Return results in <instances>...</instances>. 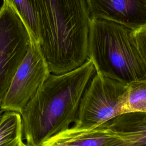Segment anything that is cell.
Instances as JSON below:
<instances>
[{
	"mask_svg": "<svg viewBox=\"0 0 146 146\" xmlns=\"http://www.w3.org/2000/svg\"><path fill=\"white\" fill-rule=\"evenodd\" d=\"M90 19L114 22L134 30L146 26V0H87Z\"/></svg>",
	"mask_w": 146,
	"mask_h": 146,
	"instance_id": "52a82bcc",
	"label": "cell"
},
{
	"mask_svg": "<svg viewBox=\"0 0 146 146\" xmlns=\"http://www.w3.org/2000/svg\"><path fill=\"white\" fill-rule=\"evenodd\" d=\"M127 83L95 72L82 96L72 125L90 128L108 121L123 113Z\"/></svg>",
	"mask_w": 146,
	"mask_h": 146,
	"instance_id": "277c9868",
	"label": "cell"
},
{
	"mask_svg": "<svg viewBox=\"0 0 146 146\" xmlns=\"http://www.w3.org/2000/svg\"><path fill=\"white\" fill-rule=\"evenodd\" d=\"M127 112H146V80L127 83L123 113Z\"/></svg>",
	"mask_w": 146,
	"mask_h": 146,
	"instance_id": "7c38bea8",
	"label": "cell"
},
{
	"mask_svg": "<svg viewBox=\"0 0 146 146\" xmlns=\"http://www.w3.org/2000/svg\"><path fill=\"white\" fill-rule=\"evenodd\" d=\"M95 72L92 62L88 59L70 72L50 74L20 113L28 145L42 146L74 124L82 96Z\"/></svg>",
	"mask_w": 146,
	"mask_h": 146,
	"instance_id": "6da1fadb",
	"label": "cell"
},
{
	"mask_svg": "<svg viewBox=\"0 0 146 146\" xmlns=\"http://www.w3.org/2000/svg\"><path fill=\"white\" fill-rule=\"evenodd\" d=\"M19 146H30L29 145H28L27 144H25V143H23V141H22L21 143V144H19Z\"/></svg>",
	"mask_w": 146,
	"mask_h": 146,
	"instance_id": "9a60e30c",
	"label": "cell"
},
{
	"mask_svg": "<svg viewBox=\"0 0 146 146\" xmlns=\"http://www.w3.org/2000/svg\"><path fill=\"white\" fill-rule=\"evenodd\" d=\"M120 140L106 123L90 128L71 125L48 139L42 146H110Z\"/></svg>",
	"mask_w": 146,
	"mask_h": 146,
	"instance_id": "ba28073f",
	"label": "cell"
},
{
	"mask_svg": "<svg viewBox=\"0 0 146 146\" xmlns=\"http://www.w3.org/2000/svg\"><path fill=\"white\" fill-rule=\"evenodd\" d=\"M21 115L14 111H5L0 122V146H19L22 140Z\"/></svg>",
	"mask_w": 146,
	"mask_h": 146,
	"instance_id": "8fae6325",
	"label": "cell"
},
{
	"mask_svg": "<svg viewBox=\"0 0 146 146\" xmlns=\"http://www.w3.org/2000/svg\"><path fill=\"white\" fill-rule=\"evenodd\" d=\"M137 46L146 66V26L133 31Z\"/></svg>",
	"mask_w": 146,
	"mask_h": 146,
	"instance_id": "4fadbf2b",
	"label": "cell"
},
{
	"mask_svg": "<svg viewBox=\"0 0 146 146\" xmlns=\"http://www.w3.org/2000/svg\"><path fill=\"white\" fill-rule=\"evenodd\" d=\"M133 31L114 22L90 19L88 57L96 72L125 83L146 80Z\"/></svg>",
	"mask_w": 146,
	"mask_h": 146,
	"instance_id": "3957f363",
	"label": "cell"
},
{
	"mask_svg": "<svg viewBox=\"0 0 146 146\" xmlns=\"http://www.w3.org/2000/svg\"><path fill=\"white\" fill-rule=\"evenodd\" d=\"M120 140L110 146H146V112H127L106 123Z\"/></svg>",
	"mask_w": 146,
	"mask_h": 146,
	"instance_id": "9c48e42d",
	"label": "cell"
},
{
	"mask_svg": "<svg viewBox=\"0 0 146 146\" xmlns=\"http://www.w3.org/2000/svg\"><path fill=\"white\" fill-rule=\"evenodd\" d=\"M10 5L27 27L32 40L39 46L42 39L41 26L33 0H3Z\"/></svg>",
	"mask_w": 146,
	"mask_h": 146,
	"instance_id": "30bf717a",
	"label": "cell"
},
{
	"mask_svg": "<svg viewBox=\"0 0 146 146\" xmlns=\"http://www.w3.org/2000/svg\"><path fill=\"white\" fill-rule=\"evenodd\" d=\"M41 26L40 50L51 74H64L88 59L87 0H33Z\"/></svg>",
	"mask_w": 146,
	"mask_h": 146,
	"instance_id": "7a4b0ae2",
	"label": "cell"
},
{
	"mask_svg": "<svg viewBox=\"0 0 146 146\" xmlns=\"http://www.w3.org/2000/svg\"><path fill=\"white\" fill-rule=\"evenodd\" d=\"M50 74L39 46L32 40L12 79L1 110L21 113Z\"/></svg>",
	"mask_w": 146,
	"mask_h": 146,
	"instance_id": "8992f818",
	"label": "cell"
},
{
	"mask_svg": "<svg viewBox=\"0 0 146 146\" xmlns=\"http://www.w3.org/2000/svg\"><path fill=\"white\" fill-rule=\"evenodd\" d=\"M31 42L30 34L19 15L3 1L0 7V107Z\"/></svg>",
	"mask_w": 146,
	"mask_h": 146,
	"instance_id": "5b68a950",
	"label": "cell"
},
{
	"mask_svg": "<svg viewBox=\"0 0 146 146\" xmlns=\"http://www.w3.org/2000/svg\"><path fill=\"white\" fill-rule=\"evenodd\" d=\"M3 113H4V111L1 110H0V122L1 121V120H2V119Z\"/></svg>",
	"mask_w": 146,
	"mask_h": 146,
	"instance_id": "5bb4252c",
	"label": "cell"
}]
</instances>
